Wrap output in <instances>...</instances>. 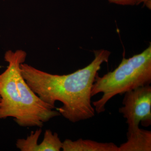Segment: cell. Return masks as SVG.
<instances>
[{
  "instance_id": "obj_1",
  "label": "cell",
  "mask_w": 151,
  "mask_h": 151,
  "mask_svg": "<svg viewBox=\"0 0 151 151\" xmlns=\"http://www.w3.org/2000/svg\"><path fill=\"white\" fill-rule=\"evenodd\" d=\"M94 58L86 67L70 74H52L32 65L22 63V75L28 85L41 99L52 108L56 101L63 104L58 108L63 117L72 123L91 119L95 111L91 102V92L97 72L108 62L111 52L101 49L94 51Z\"/></svg>"
},
{
  "instance_id": "obj_2",
  "label": "cell",
  "mask_w": 151,
  "mask_h": 151,
  "mask_svg": "<svg viewBox=\"0 0 151 151\" xmlns=\"http://www.w3.org/2000/svg\"><path fill=\"white\" fill-rule=\"evenodd\" d=\"M26 57L21 50H8L4 55L8 65L0 74V120L12 117L20 127L41 128L60 114L42 101L23 77L20 66Z\"/></svg>"
},
{
  "instance_id": "obj_3",
  "label": "cell",
  "mask_w": 151,
  "mask_h": 151,
  "mask_svg": "<svg viewBox=\"0 0 151 151\" xmlns=\"http://www.w3.org/2000/svg\"><path fill=\"white\" fill-rule=\"evenodd\" d=\"M151 83V45L140 54L124 58L117 68L100 77L96 76L91 92L92 97L103 93L99 100L92 102L98 114L105 111L108 101L118 94Z\"/></svg>"
},
{
  "instance_id": "obj_4",
  "label": "cell",
  "mask_w": 151,
  "mask_h": 151,
  "mask_svg": "<svg viewBox=\"0 0 151 151\" xmlns=\"http://www.w3.org/2000/svg\"><path fill=\"white\" fill-rule=\"evenodd\" d=\"M119 113L127 119V133L139 129L141 124L144 127L151 125V86L150 85L138 87L126 92Z\"/></svg>"
},
{
  "instance_id": "obj_5",
  "label": "cell",
  "mask_w": 151,
  "mask_h": 151,
  "mask_svg": "<svg viewBox=\"0 0 151 151\" xmlns=\"http://www.w3.org/2000/svg\"><path fill=\"white\" fill-rule=\"evenodd\" d=\"M63 151H120L119 147L112 142H99L91 140L66 139L62 142Z\"/></svg>"
},
{
  "instance_id": "obj_6",
  "label": "cell",
  "mask_w": 151,
  "mask_h": 151,
  "mask_svg": "<svg viewBox=\"0 0 151 151\" xmlns=\"http://www.w3.org/2000/svg\"><path fill=\"white\" fill-rule=\"evenodd\" d=\"M127 141L119 147L120 151H151V131L139 128L127 133Z\"/></svg>"
},
{
  "instance_id": "obj_7",
  "label": "cell",
  "mask_w": 151,
  "mask_h": 151,
  "mask_svg": "<svg viewBox=\"0 0 151 151\" xmlns=\"http://www.w3.org/2000/svg\"><path fill=\"white\" fill-rule=\"evenodd\" d=\"M62 145L58 134L47 129L45 132L43 140L39 145L38 151H60Z\"/></svg>"
},
{
  "instance_id": "obj_8",
  "label": "cell",
  "mask_w": 151,
  "mask_h": 151,
  "mask_svg": "<svg viewBox=\"0 0 151 151\" xmlns=\"http://www.w3.org/2000/svg\"><path fill=\"white\" fill-rule=\"evenodd\" d=\"M42 132V130L40 128L35 131H32L26 139L17 140V147L22 151H37L38 141Z\"/></svg>"
},
{
  "instance_id": "obj_9",
  "label": "cell",
  "mask_w": 151,
  "mask_h": 151,
  "mask_svg": "<svg viewBox=\"0 0 151 151\" xmlns=\"http://www.w3.org/2000/svg\"><path fill=\"white\" fill-rule=\"evenodd\" d=\"M110 2L122 5H134L137 4L139 0H108Z\"/></svg>"
},
{
  "instance_id": "obj_10",
  "label": "cell",
  "mask_w": 151,
  "mask_h": 151,
  "mask_svg": "<svg viewBox=\"0 0 151 151\" xmlns=\"http://www.w3.org/2000/svg\"><path fill=\"white\" fill-rule=\"evenodd\" d=\"M143 2L145 3V4L147 6L150 8L151 0H139L138 2V4Z\"/></svg>"
}]
</instances>
